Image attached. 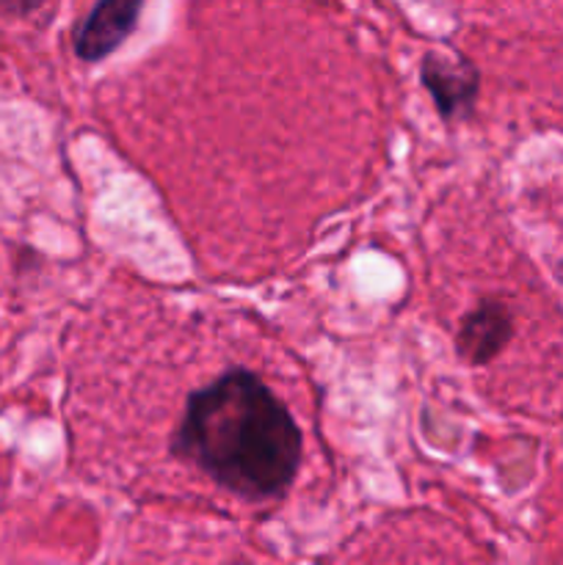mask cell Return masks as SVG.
<instances>
[{
	"label": "cell",
	"instance_id": "6da1fadb",
	"mask_svg": "<svg viewBox=\"0 0 563 565\" xmlns=\"http://www.w3.org/2000/svg\"><path fill=\"white\" fill-rule=\"evenodd\" d=\"M171 452L243 500L285 497L304 439L290 408L257 373L232 367L191 392Z\"/></svg>",
	"mask_w": 563,
	"mask_h": 565
},
{
	"label": "cell",
	"instance_id": "7a4b0ae2",
	"mask_svg": "<svg viewBox=\"0 0 563 565\" xmlns=\"http://www.w3.org/2000/svg\"><path fill=\"white\" fill-rule=\"evenodd\" d=\"M419 81L445 121L464 119L475 110L480 72L464 53H442V50L425 53V58L419 61Z\"/></svg>",
	"mask_w": 563,
	"mask_h": 565
},
{
	"label": "cell",
	"instance_id": "3957f363",
	"mask_svg": "<svg viewBox=\"0 0 563 565\" xmlns=\"http://www.w3.org/2000/svg\"><path fill=\"white\" fill-rule=\"evenodd\" d=\"M141 9L144 0H97L72 36L77 58L86 64H97L116 53L136 31Z\"/></svg>",
	"mask_w": 563,
	"mask_h": 565
},
{
	"label": "cell",
	"instance_id": "277c9868",
	"mask_svg": "<svg viewBox=\"0 0 563 565\" xmlns=\"http://www.w3.org/2000/svg\"><path fill=\"white\" fill-rule=\"evenodd\" d=\"M513 337V315L500 298H484L458 323L456 351L472 367L489 364Z\"/></svg>",
	"mask_w": 563,
	"mask_h": 565
},
{
	"label": "cell",
	"instance_id": "5b68a950",
	"mask_svg": "<svg viewBox=\"0 0 563 565\" xmlns=\"http://www.w3.org/2000/svg\"><path fill=\"white\" fill-rule=\"evenodd\" d=\"M47 0H0V17L6 20H20V17L39 11Z\"/></svg>",
	"mask_w": 563,
	"mask_h": 565
}]
</instances>
